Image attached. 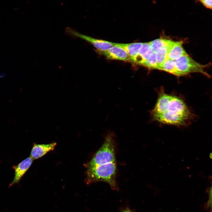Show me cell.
Listing matches in <instances>:
<instances>
[{"label": "cell", "instance_id": "ba28073f", "mask_svg": "<svg viewBox=\"0 0 212 212\" xmlns=\"http://www.w3.org/2000/svg\"><path fill=\"white\" fill-rule=\"evenodd\" d=\"M168 110L174 112L189 119L191 115L184 102L178 97L172 96Z\"/></svg>", "mask_w": 212, "mask_h": 212}, {"label": "cell", "instance_id": "5bb4252c", "mask_svg": "<svg viewBox=\"0 0 212 212\" xmlns=\"http://www.w3.org/2000/svg\"><path fill=\"white\" fill-rule=\"evenodd\" d=\"M174 42L168 39L159 38L149 42L153 52L157 53L161 49L169 46Z\"/></svg>", "mask_w": 212, "mask_h": 212}, {"label": "cell", "instance_id": "8fae6325", "mask_svg": "<svg viewBox=\"0 0 212 212\" xmlns=\"http://www.w3.org/2000/svg\"><path fill=\"white\" fill-rule=\"evenodd\" d=\"M153 52L149 42L143 43L138 55L132 62L142 65L149 58Z\"/></svg>", "mask_w": 212, "mask_h": 212}, {"label": "cell", "instance_id": "7a4b0ae2", "mask_svg": "<svg viewBox=\"0 0 212 212\" xmlns=\"http://www.w3.org/2000/svg\"><path fill=\"white\" fill-rule=\"evenodd\" d=\"M113 136L108 135L103 143L92 159L85 165L86 169L107 163L116 162Z\"/></svg>", "mask_w": 212, "mask_h": 212}, {"label": "cell", "instance_id": "277c9868", "mask_svg": "<svg viewBox=\"0 0 212 212\" xmlns=\"http://www.w3.org/2000/svg\"><path fill=\"white\" fill-rule=\"evenodd\" d=\"M153 117L154 120L163 124L179 126L187 125L190 120L169 110L160 114L153 115Z\"/></svg>", "mask_w": 212, "mask_h": 212}, {"label": "cell", "instance_id": "4fadbf2b", "mask_svg": "<svg viewBox=\"0 0 212 212\" xmlns=\"http://www.w3.org/2000/svg\"><path fill=\"white\" fill-rule=\"evenodd\" d=\"M182 44V41L175 42L169 51L168 58L175 61L182 56L188 54Z\"/></svg>", "mask_w": 212, "mask_h": 212}, {"label": "cell", "instance_id": "e0dca14e", "mask_svg": "<svg viewBox=\"0 0 212 212\" xmlns=\"http://www.w3.org/2000/svg\"><path fill=\"white\" fill-rule=\"evenodd\" d=\"M142 65L150 68L157 69L156 53L153 52L149 58Z\"/></svg>", "mask_w": 212, "mask_h": 212}, {"label": "cell", "instance_id": "d6986e66", "mask_svg": "<svg viewBox=\"0 0 212 212\" xmlns=\"http://www.w3.org/2000/svg\"><path fill=\"white\" fill-rule=\"evenodd\" d=\"M208 206L212 207V180L211 186L210 189L209 199L208 202Z\"/></svg>", "mask_w": 212, "mask_h": 212}, {"label": "cell", "instance_id": "ffe728a7", "mask_svg": "<svg viewBox=\"0 0 212 212\" xmlns=\"http://www.w3.org/2000/svg\"><path fill=\"white\" fill-rule=\"evenodd\" d=\"M121 212H133L132 210L129 208H126L123 210Z\"/></svg>", "mask_w": 212, "mask_h": 212}, {"label": "cell", "instance_id": "9a60e30c", "mask_svg": "<svg viewBox=\"0 0 212 212\" xmlns=\"http://www.w3.org/2000/svg\"><path fill=\"white\" fill-rule=\"evenodd\" d=\"M159 70L166 71L177 76L184 75L177 69L175 61L168 58L165 61Z\"/></svg>", "mask_w": 212, "mask_h": 212}, {"label": "cell", "instance_id": "ac0fdd59", "mask_svg": "<svg viewBox=\"0 0 212 212\" xmlns=\"http://www.w3.org/2000/svg\"><path fill=\"white\" fill-rule=\"evenodd\" d=\"M199 1L205 7L212 9V0H201Z\"/></svg>", "mask_w": 212, "mask_h": 212}, {"label": "cell", "instance_id": "9c48e42d", "mask_svg": "<svg viewBox=\"0 0 212 212\" xmlns=\"http://www.w3.org/2000/svg\"><path fill=\"white\" fill-rule=\"evenodd\" d=\"M57 145L56 143L47 144L34 143L32 149L30 157L34 160L40 158L48 152L53 150Z\"/></svg>", "mask_w": 212, "mask_h": 212}, {"label": "cell", "instance_id": "52a82bcc", "mask_svg": "<svg viewBox=\"0 0 212 212\" xmlns=\"http://www.w3.org/2000/svg\"><path fill=\"white\" fill-rule=\"evenodd\" d=\"M33 159L30 156L23 160L17 165L13 166L14 170V175L12 182L10 183L11 187L18 183L31 165Z\"/></svg>", "mask_w": 212, "mask_h": 212}, {"label": "cell", "instance_id": "30bf717a", "mask_svg": "<svg viewBox=\"0 0 212 212\" xmlns=\"http://www.w3.org/2000/svg\"><path fill=\"white\" fill-rule=\"evenodd\" d=\"M172 96L165 93L161 94L152 111L153 115L160 114L168 110Z\"/></svg>", "mask_w": 212, "mask_h": 212}, {"label": "cell", "instance_id": "44dd1931", "mask_svg": "<svg viewBox=\"0 0 212 212\" xmlns=\"http://www.w3.org/2000/svg\"><path fill=\"white\" fill-rule=\"evenodd\" d=\"M6 74L4 73H0V78H3L5 77Z\"/></svg>", "mask_w": 212, "mask_h": 212}, {"label": "cell", "instance_id": "7c38bea8", "mask_svg": "<svg viewBox=\"0 0 212 212\" xmlns=\"http://www.w3.org/2000/svg\"><path fill=\"white\" fill-rule=\"evenodd\" d=\"M143 43L136 42L130 43H116V45L124 49L129 55L130 61L132 62L138 54L139 50Z\"/></svg>", "mask_w": 212, "mask_h": 212}, {"label": "cell", "instance_id": "3957f363", "mask_svg": "<svg viewBox=\"0 0 212 212\" xmlns=\"http://www.w3.org/2000/svg\"><path fill=\"white\" fill-rule=\"evenodd\" d=\"M175 63L177 69L184 75L191 73H198L207 77H211L205 69L211 64H201L194 60L188 54L182 56L176 60Z\"/></svg>", "mask_w": 212, "mask_h": 212}, {"label": "cell", "instance_id": "8992f818", "mask_svg": "<svg viewBox=\"0 0 212 212\" xmlns=\"http://www.w3.org/2000/svg\"><path fill=\"white\" fill-rule=\"evenodd\" d=\"M97 52L109 59L125 61H130L129 57L126 50L123 48L116 45L115 44L114 46L106 51L97 50Z\"/></svg>", "mask_w": 212, "mask_h": 212}, {"label": "cell", "instance_id": "5b68a950", "mask_svg": "<svg viewBox=\"0 0 212 212\" xmlns=\"http://www.w3.org/2000/svg\"><path fill=\"white\" fill-rule=\"evenodd\" d=\"M65 31L68 35L80 38L90 43L98 51H106L115 44V43L95 39L82 34L69 27L66 28Z\"/></svg>", "mask_w": 212, "mask_h": 212}, {"label": "cell", "instance_id": "6da1fadb", "mask_svg": "<svg viewBox=\"0 0 212 212\" xmlns=\"http://www.w3.org/2000/svg\"><path fill=\"white\" fill-rule=\"evenodd\" d=\"M116 162H114L86 169V183L104 182L109 184L113 190H118L116 180Z\"/></svg>", "mask_w": 212, "mask_h": 212}, {"label": "cell", "instance_id": "2e32d148", "mask_svg": "<svg viewBox=\"0 0 212 212\" xmlns=\"http://www.w3.org/2000/svg\"><path fill=\"white\" fill-rule=\"evenodd\" d=\"M174 43L169 46L161 49L156 53L158 65L157 69H159L165 61L168 58V52Z\"/></svg>", "mask_w": 212, "mask_h": 212}, {"label": "cell", "instance_id": "7402d4cb", "mask_svg": "<svg viewBox=\"0 0 212 212\" xmlns=\"http://www.w3.org/2000/svg\"></svg>", "mask_w": 212, "mask_h": 212}]
</instances>
